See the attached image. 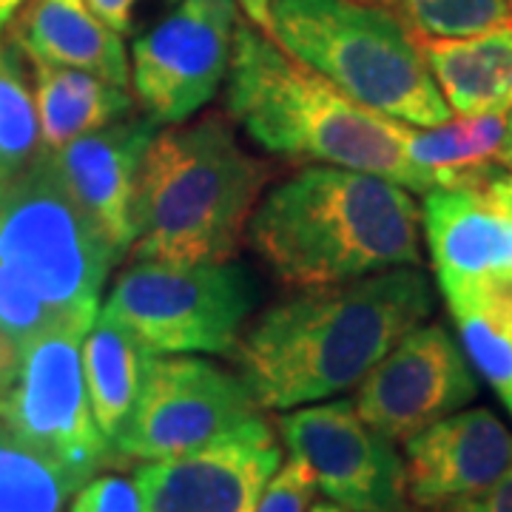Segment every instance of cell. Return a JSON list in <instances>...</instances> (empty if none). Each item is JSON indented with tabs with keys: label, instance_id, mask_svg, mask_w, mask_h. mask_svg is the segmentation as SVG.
<instances>
[{
	"label": "cell",
	"instance_id": "6da1fadb",
	"mask_svg": "<svg viewBox=\"0 0 512 512\" xmlns=\"http://www.w3.org/2000/svg\"><path fill=\"white\" fill-rule=\"evenodd\" d=\"M433 313L421 268H387L305 288L262 311L234 359L265 410H293L362 384L390 350Z\"/></svg>",
	"mask_w": 512,
	"mask_h": 512
},
{
	"label": "cell",
	"instance_id": "7a4b0ae2",
	"mask_svg": "<svg viewBox=\"0 0 512 512\" xmlns=\"http://www.w3.org/2000/svg\"><path fill=\"white\" fill-rule=\"evenodd\" d=\"M248 245L288 288L421 265V208L376 174L308 165L256 202Z\"/></svg>",
	"mask_w": 512,
	"mask_h": 512
},
{
	"label": "cell",
	"instance_id": "3957f363",
	"mask_svg": "<svg viewBox=\"0 0 512 512\" xmlns=\"http://www.w3.org/2000/svg\"><path fill=\"white\" fill-rule=\"evenodd\" d=\"M225 106L237 126L268 154L342 165L410 191H430L407 157L404 128L336 89L299 63L251 20H239L228 63Z\"/></svg>",
	"mask_w": 512,
	"mask_h": 512
},
{
	"label": "cell",
	"instance_id": "277c9868",
	"mask_svg": "<svg viewBox=\"0 0 512 512\" xmlns=\"http://www.w3.org/2000/svg\"><path fill=\"white\" fill-rule=\"evenodd\" d=\"M268 180L222 114L160 128L137 174L131 259L231 262Z\"/></svg>",
	"mask_w": 512,
	"mask_h": 512
},
{
	"label": "cell",
	"instance_id": "5b68a950",
	"mask_svg": "<svg viewBox=\"0 0 512 512\" xmlns=\"http://www.w3.org/2000/svg\"><path fill=\"white\" fill-rule=\"evenodd\" d=\"M265 35L367 109L407 126L450 123L419 37L384 3L271 0Z\"/></svg>",
	"mask_w": 512,
	"mask_h": 512
},
{
	"label": "cell",
	"instance_id": "8992f818",
	"mask_svg": "<svg viewBox=\"0 0 512 512\" xmlns=\"http://www.w3.org/2000/svg\"><path fill=\"white\" fill-rule=\"evenodd\" d=\"M117 262L120 254L69 197L43 151L0 185V268L23 279L60 316L94 325Z\"/></svg>",
	"mask_w": 512,
	"mask_h": 512
},
{
	"label": "cell",
	"instance_id": "52a82bcc",
	"mask_svg": "<svg viewBox=\"0 0 512 512\" xmlns=\"http://www.w3.org/2000/svg\"><path fill=\"white\" fill-rule=\"evenodd\" d=\"M259 305V282L239 262L171 265L131 259L103 313L134 330L157 356L234 353Z\"/></svg>",
	"mask_w": 512,
	"mask_h": 512
},
{
	"label": "cell",
	"instance_id": "ba28073f",
	"mask_svg": "<svg viewBox=\"0 0 512 512\" xmlns=\"http://www.w3.org/2000/svg\"><path fill=\"white\" fill-rule=\"evenodd\" d=\"M256 416L259 404L242 376L197 356H154L140 399L111 450L128 461L183 456Z\"/></svg>",
	"mask_w": 512,
	"mask_h": 512
},
{
	"label": "cell",
	"instance_id": "9c48e42d",
	"mask_svg": "<svg viewBox=\"0 0 512 512\" xmlns=\"http://www.w3.org/2000/svg\"><path fill=\"white\" fill-rule=\"evenodd\" d=\"M237 0H168L131 43V83L157 126L185 123L222 86L237 29Z\"/></svg>",
	"mask_w": 512,
	"mask_h": 512
},
{
	"label": "cell",
	"instance_id": "30bf717a",
	"mask_svg": "<svg viewBox=\"0 0 512 512\" xmlns=\"http://www.w3.org/2000/svg\"><path fill=\"white\" fill-rule=\"evenodd\" d=\"M92 325H57L20 348V370L3 396L12 424L43 453L60 461L80 484L111 458L109 439L94 421L83 339Z\"/></svg>",
	"mask_w": 512,
	"mask_h": 512
},
{
	"label": "cell",
	"instance_id": "8fae6325",
	"mask_svg": "<svg viewBox=\"0 0 512 512\" xmlns=\"http://www.w3.org/2000/svg\"><path fill=\"white\" fill-rule=\"evenodd\" d=\"M279 433L322 493L350 512H413L407 498L404 461L356 404H302L279 419Z\"/></svg>",
	"mask_w": 512,
	"mask_h": 512
},
{
	"label": "cell",
	"instance_id": "7c38bea8",
	"mask_svg": "<svg viewBox=\"0 0 512 512\" xmlns=\"http://www.w3.org/2000/svg\"><path fill=\"white\" fill-rule=\"evenodd\" d=\"M476 396L473 367L456 339L441 325H419L362 379L356 410L390 441H407Z\"/></svg>",
	"mask_w": 512,
	"mask_h": 512
},
{
	"label": "cell",
	"instance_id": "4fadbf2b",
	"mask_svg": "<svg viewBox=\"0 0 512 512\" xmlns=\"http://www.w3.org/2000/svg\"><path fill=\"white\" fill-rule=\"evenodd\" d=\"M279 464L274 430L256 416L200 450L146 461L134 484L143 512H256Z\"/></svg>",
	"mask_w": 512,
	"mask_h": 512
},
{
	"label": "cell",
	"instance_id": "5bb4252c",
	"mask_svg": "<svg viewBox=\"0 0 512 512\" xmlns=\"http://www.w3.org/2000/svg\"><path fill=\"white\" fill-rule=\"evenodd\" d=\"M512 470V433L487 407L458 410L404 441L407 498L444 512L493 490Z\"/></svg>",
	"mask_w": 512,
	"mask_h": 512
},
{
	"label": "cell",
	"instance_id": "9a60e30c",
	"mask_svg": "<svg viewBox=\"0 0 512 512\" xmlns=\"http://www.w3.org/2000/svg\"><path fill=\"white\" fill-rule=\"evenodd\" d=\"M421 217L444 299L512 285V214L487 185L433 188Z\"/></svg>",
	"mask_w": 512,
	"mask_h": 512
},
{
	"label": "cell",
	"instance_id": "2e32d148",
	"mask_svg": "<svg viewBox=\"0 0 512 512\" xmlns=\"http://www.w3.org/2000/svg\"><path fill=\"white\" fill-rule=\"evenodd\" d=\"M160 126L151 117H120L74 137L57 151H43L55 177L109 239L120 259L134 242V191L148 143Z\"/></svg>",
	"mask_w": 512,
	"mask_h": 512
},
{
	"label": "cell",
	"instance_id": "e0dca14e",
	"mask_svg": "<svg viewBox=\"0 0 512 512\" xmlns=\"http://www.w3.org/2000/svg\"><path fill=\"white\" fill-rule=\"evenodd\" d=\"M12 40L29 60L72 66L128 86L126 46L86 0H32L12 26Z\"/></svg>",
	"mask_w": 512,
	"mask_h": 512
},
{
	"label": "cell",
	"instance_id": "ac0fdd59",
	"mask_svg": "<svg viewBox=\"0 0 512 512\" xmlns=\"http://www.w3.org/2000/svg\"><path fill=\"white\" fill-rule=\"evenodd\" d=\"M419 46L450 109L467 117L512 111V20L473 37H419Z\"/></svg>",
	"mask_w": 512,
	"mask_h": 512
},
{
	"label": "cell",
	"instance_id": "d6986e66",
	"mask_svg": "<svg viewBox=\"0 0 512 512\" xmlns=\"http://www.w3.org/2000/svg\"><path fill=\"white\" fill-rule=\"evenodd\" d=\"M35 103L40 117V151H57L89 131L131 114L126 86L72 66L32 60Z\"/></svg>",
	"mask_w": 512,
	"mask_h": 512
},
{
	"label": "cell",
	"instance_id": "ffe728a7",
	"mask_svg": "<svg viewBox=\"0 0 512 512\" xmlns=\"http://www.w3.org/2000/svg\"><path fill=\"white\" fill-rule=\"evenodd\" d=\"M154 356L157 353H151L134 330L97 313L83 339V373L94 421L109 444L126 427Z\"/></svg>",
	"mask_w": 512,
	"mask_h": 512
},
{
	"label": "cell",
	"instance_id": "44dd1931",
	"mask_svg": "<svg viewBox=\"0 0 512 512\" xmlns=\"http://www.w3.org/2000/svg\"><path fill=\"white\" fill-rule=\"evenodd\" d=\"M507 134L504 114H461L436 128H404L407 157L433 188H467L481 183L498 163Z\"/></svg>",
	"mask_w": 512,
	"mask_h": 512
},
{
	"label": "cell",
	"instance_id": "7402d4cb",
	"mask_svg": "<svg viewBox=\"0 0 512 512\" xmlns=\"http://www.w3.org/2000/svg\"><path fill=\"white\" fill-rule=\"evenodd\" d=\"M83 484L12 424L0 399V512H63Z\"/></svg>",
	"mask_w": 512,
	"mask_h": 512
},
{
	"label": "cell",
	"instance_id": "603a6c76",
	"mask_svg": "<svg viewBox=\"0 0 512 512\" xmlns=\"http://www.w3.org/2000/svg\"><path fill=\"white\" fill-rule=\"evenodd\" d=\"M461 345L478 373L507 399L512 393V285H487L447 299Z\"/></svg>",
	"mask_w": 512,
	"mask_h": 512
},
{
	"label": "cell",
	"instance_id": "cb8c5ba5",
	"mask_svg": "<svg viewBox=\"0 0 512 512\" xmlns=\"http://www.w3.org/2000/svg\"><path fill=\"white\" fill-rule=\"evenodd\" d=\"M40 154V117L23 72V49L0 43V185Z\"/></svg>",
	"mask_w": 512,
	"mask_h": 512
},
{
	"label": "cell",
	"instance_id": "d4e9b609",
	"mask_svg": "<svg viewBox=\"0 0 512 512\" xmlns=\"http://www.w3.org/2000/svg\"><path fill=\"white\" fill-rule=\"evenodd\" d=\"M419 37L456 40L498 29L512 20L507 0H393Z\"/></svg>",
	"mask_w": 512,
	"mask_h": 512
},
{
	"label": "cell",
	"instance_id": "484cf974",
	"mask_svg": "<svg viewBox=\"0 0 512 512\" xmlns=\"http://www.w3.org/2000/svg\"><path fill=\"white\" fill-rule=\"evenodd\" d=\"M57 325H86V322H72L60 316L23 279L0 268V330L9 333L23 348L37 333L52 330Z\"/></svg>",
	"mask_w": 512,
	"mask_h": 512
},
{
	"label": "cell",
	"instance_id": "4316f807",
	"mask_svg": "<svg viewBox=\"0 0 512 512\" xmlns=\"http://www.w3.org/2000/svg\"><path fill=\"white\" fill-rule=\"evenodd\" d=\"M313 493H316V481L311 470L299 458L291 456V461L271 476L256 504V512H308Z\"/></svg>",
	"mask_w": 512,
	"mask_h": 512
},
{
	"label": "cell",
	"instance_id": "83f0119b",
	"mask_svg": "<svg viewBox=\"0 0 512 512\" xmlns=\"http://www.w3.org/2000/svg\"><path fill=\"white\" fill-rule=\"evenodd\" d=\"M69 512H143L134 478L94 476L72 495Z\"/></svg>",
	"mask_w": 512,
	"mask_h": 512
},
{
	"label": "cell",
	"instance_id": "f1b7e54d",
	"mask_svg": "<svg viewBox=\"0 0 512 512\" xmlns=\"http://www.w3.org/2000/svg\"><path fill=\"white\" fill-rule=\"evenodd\" d=\"M444 512H512V470L495 484L493 490H487L478 498H470V501H461Z\"/></svg>",
	"mask_w": 512,
	"mask_h": 512
},
{
	"label": "cell",
	"instance_id": "f546056e",
	"mask_svg": "<svg viewBox=\"0 0 512 512\" xmlns=\"http://www.w3.org/2000/svg\"><path fill=\"white\" fill-rule=\"evenodd\" d=\"M86 3L111 32L126 35V32H131V15H134V6L140 0H86Z\"/></svg>",
	"mask_w": 512,
	"mask_h": 512
},
{
	"label": "cell",
	"instance_id": "4dcf8cb0",
	"mask_svg": "<svg viewBox=\"0 0 512 512\" xmlns=\"http://www.w3.org/2000/svg\"><path fill=\"white\" fill-rule=\"evenodd\" d=\"M20 370V345L0 330V399L9 393V387L15 384Z\"/></svg>",
	"mask_w": 512,
	"mask_h": 512
},
{
	"label": "cell",
	"instance_id": "1f68e13d",
	"mask_svg": "<svg viewBox=\"0 0 512 512\" xmlns=\"http://www.w3.org/2000/svg\"><path fill=\"white\" fill-rule=\"evenodd\" d=\"M239 6H242V12L248 15V20L259 26V29H265V23H268V3L271 0H237Z\"/></svg>",
	"mask_w": 512,
	"mask_h": 512
},
{
	"label": "cell",
	"instance_id": "d6a6232c",
	"mask_svg": "<svg viewBox=\"0 0 512 512\" xmlns=\"http://www.w3.org/2000/svg\"><path fill=\"white\" fill-rule=\"evenodd\" d=\"M26 0H0V32L6 29V23L18 15V9Z\"/></svg>",
	"mask_w": 512,
	"mask_h": 512
},
{
	"label": "cell",
	"instance_id": "836d02e7",
	"mask_svg": "<svg viewBox=\"0 0 512 512\" xmlns=\"http://www.w3.org/2000/svg\"><path fill=\"white\" fill-rule=\"evenodd\" d=\"M498 163L512 171V117L507 120V134H504V146H501V154H498Z\"/></svg>",
	"mask_w": 512,
	"mask_h": 512
},
{
	"label": "cell",
	"instance_id": "e575fe53",
	"mask_svg": "<svg viewBox=\"0 0 512 512\" xmlns=\"http://www.w3.org/2000/svg\"><path fill=\"white\" fill-rule=\"evenodd\" d=\"M311 512H350V510L339 507V504H333V501H319V504H313Z\"/></svg>",
	"mask_w": 512,
	"mask_h": 512
},
{
	"label": "cell",
	"instance_id": "d590c367",
	"mask_svg": "<svg viewBox=\"0 0 512 512\" xmlns=\"http://www.w3.org/2000/svg\"><path fill=\"white\" fill-rule=\"evenodd\" d=\"M370 3H384V6H387V3H390V0H370Z\"/></svg>",
	"mask_w": 512,
	"mask_h": 512
},
{
	"label": "cell",
	"instance_id": "8d00e7d4",
	"mask_svg": "<svg viewBox=\"0 0 512 512\" xmlns=\"http://www.w3.org/2000/svg\"><path fill=\"white\" fill-rule=\"evenodd\" d=\"M507 3H510V6H512V0H507Z\"/></svg>",
	"mask_w": 512,
	"mask_h": 512
}]
</instances>
